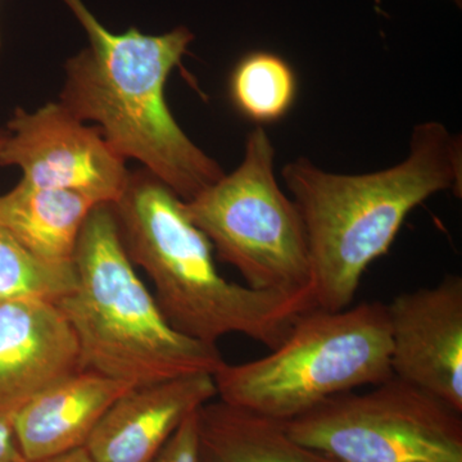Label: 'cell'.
I'll use <instances>...</instances> for the list:
<instances>
[{
	"label": "cell",
	"instance_id": "cell-13",
	"mask_svg": "<svg viewBox=\"0 0 462 462\" xmlns=\"http://www.w3.org/2000/svg\"><path fill=\"white\" fill-rule=\"evenodd\" d=\"M97 205L74 191L18 182L0 196V225L33 256L56 266L74 264L79 236Z\"/></svg>",
	"mask_w": 462,
	"mask_h": 462
},
{
	"label": "cell",
	"instance_id": "cell-11",
	"mask_svg": "<svg viewBox=\"0 0 462 462\" xmlns=\"http://www.w3.org/2000/svg\"><path fill=\"white\" fill-rule=\"evenodd\" d=\"M216 397L211 374L135 385L109 407L85 449L94 462H152L182 421Z\"/></svg>",
	"mask_w": 462,
	"mask_h": 462
},
{
	"label": "cell",
	"instance_id": "cell-7",
	"mask_svg": "<svg viewBox=\"0 0 462 462\" xmlns=\"http://www.w3.org/2000/svg\"><path fill=\"white\" fill-rule=\"evenodd\" d=\"M461 413L392 376L282 424L297 442L337 462H462Z\"/></svg>",
	"mask_w": 462,
	"mask_h": 462
},
{
	"label": "cell",
	"instance_id": "cell-8",
	"mask_svg": "<svg viewBox=\"0 0 462 462\" xmlns=\"http://www.w3.org/2000/svg\"><path fill=\"white\" fill-rule=\"evenodd\" d=\"M120 154L60 103L17 109L3 132L0 166H17L30 187L81 194L97 206H115L129 185Z\"/></svg>",
	"mask_w": 462,
	"mask_h": 462
},
{
	"label": "cell",
	"instance_id": "cell-3",
	"mask_svg": "<svg viewBox=\"0 0 462 462\" xmlns=\"http://www.w3.org/2000/svg\"><path fill=\"white\" fill-rule=\"evenodd\" d=\"M127 256L147 273L161 312L173 329L216 345L242 334L278 348L303 312L310 296H285L226 281L215 264L211 242L193 224L184 202L149 172L130 175L112 206Z\"/></svg>",
	"mask_w": 462,
	"mask_h": 462
},
{
	"label": "cell",
	"instance_id": "cell-2",
	"mask_svg": "<svg viewBox=\"0 0 462 462\" xmlns=\"http://www.w3.org/2000/svg\"><path fill=\"white\" fill-rule=\"evenodd\" d=\"M89 38L66 65L60 105L78 120L93 121L124 160L139 161L182 202L196 199L225 175L223 167L182 132L167 106V79L194 35L178 27L162 35L138 29L114 33L83 0H63Z\"/></svg>",
	"mask_w": 462,
	"mask_h": 462
},
{
	"label": "cell",
	"instance_id": "cell-5",
	"mask_svg": "<svg viewBox=\"0 0 462 462\" xmlns=\"http://www.w3.org/2000/svg\"><path fill=\"white\" fill-rule=\"evenodd\" d=\"M392 376L387 306L364 302L303 312L272 354L225 363L214 380L223 402L287 422L328 398Z\"/></svg>",
	"mask_w": 462,
	"mask_h": 462
},
{
	"label": "cell",
	"instance_id": "cell-18",
	"mask_svg": "<svg viewBox=\"0 0 462 462\" xmlns=\"http://www.w3.org/2000/svg\"><path fill=\"white\" fill-rule=\"evenodd\" d=\"M14 425V413L0 412V462H26Z\"/></svg>",
	"mask_w": 462,
	"mask_h": 462
},
{
	"label": "cell",
	"instance_id": "cell-6",
	"mask_svg": "<svg viewBox=\"0 0 462 462\" xmlns=\"http://www.w3.org/2000/svg\"><path fill=\"white\" fill-rule=\"evenodd\" d=\"M275 154L272 139L257 126L248 134L240 165L184 202L185 211L247 287L314 298L305 225L276 180Z\"/></svg>",
	"mask_w": 462,
	"mask_h": 462
},
{
	"label": "cell",
	"instance_id": "cell-12",
	"mask_svg": "<svg viewBox=\"0 0 462 462\" xmlns=\"http://www.w3.org/2000/svg\"><path fill=\"white\" fill-rule=\"evenodd\" d=\"M135 385L80 370L27 401L14 413L27 461L81 448L109 407Z\"/></svg>",
	"mask_w": 462,
	"mask_h": 462
},
{
	"label": "cell",
	"instance_id": "cell-4",
	"mask_svg": "<svg viewBox=\"0 0 462 462\" xmlns=\"http://www.w3.org/2000/svg\"><path fill=\"white\" fill-rule=\"evenodd\" d=\"M75 287L57 305L80 345L81 367L132 385L214 375L225 364L217 345L173 329L135 272L112 206L88 216L76 247Z\"/></svg>",
	"mask_w": 462,
	"mask_h": 462
},
{
	"label": "cell",
	"instance_id": "cell-17",
	"mask_svg": "<svg viewBox=\"0 0 462 462\" xmlns=\"http://www.w3.org/2000/svg\"><path fill=\"white\" fill-rule=\"evenodd\" d=\"M197 411L182 421L152 462H199Z\"/></svg>",
	"mask_w": 462,
	"mask_h": 462
},
{
	"label": "cell",
	"instance_id": "cell-10",
	"mask_svg": "<svg viewBox=\"0 0 462 462\" xmlns=\"http://www.w3.org/2000/svg\"><path fill=\"white\" fill-rule=\"evenodd\" d=\"M83 370L71 322L53 300H0V412Z\"/></svg>",
	"mask_w": 462,
	"mask_h": 462
},
{
	"label": "cell",
	"instance_id": "cell-15",
	"mask_svg": "<svg viewBox=\"0 0 462 462\" xmlns=\"http://www.w3.org/2000/svg\"><path fill=\"white\" fill-rule=\"evenodd\" d=\"M230 98L240 114L256 124L282 120L293 107L297 78L291 65L272 51L245 54L234 67Z\"/></svg>",
	"mask_w": 462,
	"mask_h": 462
},
{
	"label": "cell",
	"instance_id": "cell-20",
	"mask_svg": "<svg viewBox=\"0 0 462 462\" xmlns=\"http://www.w3.org/2000/svg\"><path fill=\"white\" fill-rule=\"evenodd\" d=\"M454 2L456 3V5H461L462 0H454Z\"/></svg>",
	"mask_w": 462,
	"mask_h": 462
},
{
	"label": "cell",
	"instance_id": "cell-19",
	"mask_svg": "<svg viewBox=\"0 0 462 462\" xmlns=\"http://www.w3.org/2000/svg\"><path fill=\"white\" fill-rule=\"evenodd\" d=\"M26 462H94V460L88 454L85 447H81V448L72 449V451L65 452V454L51 456V457L42 458V460Z\"/></svg>",
	"mask_w": 462,
	"mask_h": 462
},
{
	"label": "cell",
	"instance_id": "cell-21",
	"mask_svg": "<svg viewBox=\"0 0 462 462\" xmlns=\"http://www.w3.org/2000/svg\"><path fill=\"white\" fill-rule=\"evenodd\" d=\"M3 132H0V143H2Z\"/></svg>",
	"mask_w": 462,
	"mask_h": 462
},
{
	"label": "cell",
	"instance_id": "cell-16",
	"mask_svg": "<svg viewBox=\"0 0 462 462\" xmlns=\"http://www.w3.org/2000/svg\"><path fill=\"white\" fill-rule=\"evenodd\" d=\"M75 267L33 256L0 225V300L42 298L57 302L75 287Z\"/></svg>",
	"mask_w": 462,
	"mask_h": 462
},
{
	"label": "cell",
	"instance_id": "cell-14",
	"mask_svg": "<svg viewBox=\"0 0 462 462\" xmlns=\"http://www.w3.org/2000/svg\"><path fill=\"white\" fill-rule=\"evenodd\" d=\"M199 462H337L289 436L284 424L214 400L197 411Z\"/></svg>",
	"mask_w": 462,
	"mask_h": 462
},
{
	"label": "cell",
	"instance_id": "cell-9",
	"mask_svg": "<svg viewBox=\"0 0 462 462\" xmlns=\"http://www.w3.org/2000/svg\"><path fill=\"white\" fill-rule=\"evenodd\" d=\"M396 378L462 412V279L398 294L387 306Z\"/></svg>",
	"mask_w": 462,
	"mask_h": 462
},
{
	"label": "cell",
	"instance_id": "cell-1",
	"mask_svg": "<svg viewBox=\"0 0 462 462\" xmlns=\"http://www.w3.org/2000/svg\"><path fill=\"white\" fill-rule=\"evenodd\" d=\"M282 173L305 225L316 307L340 311L413 208L440 191L461 197V135L430 121L413 127L409 156L388 169L334 173L300 157Z\"/></svg>",
	"mask_w": 462,
	"mask_h": 462
}]
</instances>
